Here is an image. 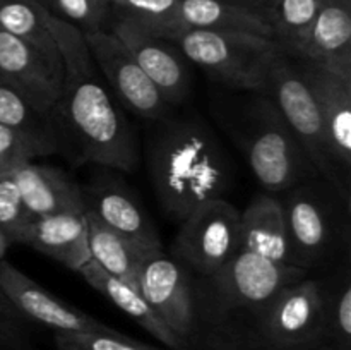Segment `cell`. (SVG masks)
<instances>
[{
  "mask_svg": "<svg viewBox=\"0 0 351 350\" xmlns=\"http://www.w3.org/2000/svg\"><path fill=\"white\" fill-rule=\"evenodd\" d=\"M51 33L64 65V84L53 108L58 134L71 141L79 163L134 172L139 165L136 134L103 84L84 33L53 14Z\"/></svg>",
  "mask_w": 351,
  "mask_h": 350,
  "instance_id": "cell-1",
  "label": "cell"
},
{
  "mask_svg": "<svg viewBox=\"0 0 351 350\" xmlns=\"http://www.w3.org/2000/svg\"><path fill=\"white\" fill-rule=\"evenodd\" d=\"M307 270L278 264L239 250L215 273L201 277L194 288L197 347L239 350L252 323L288 285Z\"/></svg>",
  "mask_w": 351,
  "mask_h": 350,
  "instance_id": "cell-2",
  "label": "cell"
},
{
  "mask_svg": "<svg viewBox=\"0 0 351 350\" xmlns=\"http://www.w3.org/2000/svg\"><path fill=\"white\" fill-rule=\"evenodd\" d=\"M147 170L160 206L178 223L202 202L223 198L230 185L221 144L191 117L160 120L147 144Z\"/></svg>",
  "mask_w": 351,
  "mask_h": 350,
  "instance_id": "cell-3",
  "label": "cell"
},
{
  "mask_svg": "<svg viewBox=\"0 0 351 350\" xmlns=\"http://www.w3.org/2000/svg\"><path fill=\"white\" fill-rule=\"evenodd\" d=\"M261 93L269 96L293 130L302 150L307 154L315 174L343 199L350 202V175L339 167L332 151L328 130L311 91L295 69L291 58L280 54L271 62L266 86Z\"/></svg>",
  "mask_w": 351,
  "mask_h": 350,
  "instance_id": "cell-4",
  "label": "cell"
},
{
  "mask_svg": "<svg viewBox=\"0 0 351 350\" xmlns=\"http://www.w3.org/2000/svg\"><path fill=\"white\" fill-rule=\"evenodd\" d=\"M170 40L209 78L252 93L263 91L271 62L281 51L271 38L230 31L182 30Z\"/></svg>",
  "mask_w": 351,
  "mask_h": 350,
  "instance_id": "cell-5",
  "label": "cell"
},
{
  "mask_svg": "<svg viewBox=\"0 0 351 350\" xmlns=\"http://www.w3.org/2000/svg\"><path fill=\"white\" fill-rule=\"evenodd\" d=\"M243 132L250 170L269 194L290 191L302 178L315 174L293 130L264 93H256V100L247 108Z\"/></svg>",
  "mask_w": 351,
  "mask_h": 350,
  "instance_id": "cell-6",
  "label": "cell"
},
{
  "mask_svg": "<svg viewBox=\"0 0 351 350\" xmlns=\"http://www.w3.org/2000/svg\"><path fill=\"white\" fill-rule=\"evenodd\" d=\"M324 345L322 285L302 278L283 288L264 309L247 329L239 350H312Z\"/></svg>",
  "mask_w": 351,
  "mask_h": 350,
  "instance_id": "cell-7",
  "label": "cell"
},
{
  "mask_svg": "<svg viewBox=\"0 0 351 350\" xmlns=\"http://www.w3.org/2000/svg\"><path fill=\"white\" fill-rule=\"evenodd\" d=\"M239 209L225 198L211 199L180 222L173 257L192 273L208 277L239 253Z\"/></svg>",
  "mask_w": 351,
  "mask_h": 350,
  "instance_id": "cell-8",
  "label": "cell"
},
{
  "mask_svg": "<svg viewBox=\"0 0 351 350\" xmlns=\"http://www.w3.org/2000/svg\"><path fill=\"white\" fill-rule=\"evenodd\" d=\"M191 271L163 249L147 250L137 273V288L147 304L180 336L191 350L197 349L194 288Z\"/></svg>",
  "mask_w": 351,
  "mask_h": 350,
  "instance_id": "cell-9",
  "label": "cell"
},
{
  "mask_svg": "<svg viewBox=\"0 0 351 350\" xmlns=\"http://www.w3.org/2000/svg\"><path fill=\"white\" fill-rule=\"evenodd\" d=\"M96 69L105 75L117 98L129 110L147 120H161L170 103L137 65L125 45L110 30L84 34Z\"/></svg>",
  "mask_w": 351,
  "mask_h": 350,
  "instance_id": "cell-10",
  "label": "cell"
},
{
  "mask_svg": "<svg viewBox=\"0 0 351 350\" xmlns=\"http://www.w3.org/2000/svg\"><path fill=\"white\" fill-rule=\"evenodd\" d=\"M290 263L311 270L324 263L335 247V209L315 185H295L283 199Z\"/></svg>",
  "mask_w": 351,
  "mask_h": 350,
  "instance_id": "cell-11",
  "label": "cell"
},
{
  "mask_svg": "<svg viewBox=\"0 0 351 350\" xmlns=\"http://www.w3.org/2000/svg\"><path fill=\"white\" fill-rule=\"evenodd\" d=\"M0 81L16 88L41 113L51 115L64 84V65L0 30Z\"/></svg>",
  "mask_w": 351,
  "mask_h": 350,
  "instance_id": "cell-12",
  "label": "cell"
},
{
  "mask_svg": "<svg viewBox=\"0 0 351 350\" xmlns=\"http://www.w3.org/2000/svg\"><path fill=\"white\" fill-rule=\"evenodd\" d=\"M0 288L29 323L50 328L53 333L106 331L110 326L34 281L9 261H0Z\"/></svg>",
  "mask_w": 351,
  "mask_h": 350,
  "instance_id": "cell-13",
  "label": "cell"
},
{
  "mask_svg": "<svg viewBox=\"0 0 351 350\" xmlns=\"http://www.w3.org/2000/svg\"><path fill=\"white\" fill-rule=\"evenodd\" d=\"M110 31L125 45L137 65L160 89L170 106L187 96L191 86L189 60L173 41L127 19H113Z\"/></svg>",
  "mask_w": 351,
  "mask_h": 350,
  "instance_id": "cell-14",
  "label": "cell"
},
{
  "mask_svg": "<svg viewBox=\"0 0 351 350\" xmlns=\"http://www.w3.org/2000/svg\"><path fill=\"white\" fill-rule=\"evenodd\" d=\"M290 58V57H288ZM295 69L300 74L311 91L332 151L339 167L350 175L351 172V75L341 74L332 69L308 60H293Z\"/></svg>",
  "mask_w": 351,
  "mask_h": 350,
  "instance_id": "cell-15",
  "label": "cell"
},
{
  "mask_svg": "<svg viewBox=\"0 0 351 350\" xmlns=\"http://www.w3.org/2000/svg\"><path fill=\"white\" fill-rule=\"evenodd\" d=\"M281 54L351 75V0H326L307 30Z\"/></svg>",
  "mask_w": 351,
  "mask_h": 350,
  "instance_id": "cell-16",
  "label": "cell"
},
{
  "mask_svg": "<svg viewBox=\"0 0 351 350\" xmlns=\"http://www.w3.org/2000/svg\"><path fill=\"white\" fill-rule=\"evenodd\" d=\"M82 191L86 209L95 213L105 225L122 233L144 253L160 249V233L120 178L101 174Z\"/></svg>",
  "mask_w": 351,
  "mask_h": 350,
  "instance_id": "cell-17",
  "label": "cell"
},
{
  "mask_svg": "<svg viewBox=\"0 0 351 350\" xmlns=\"http://www.w3.org/2000/svg\"><path fill=\"white\" fill-rule=\"evenodd\" d=\"M10 175L33 218L55 213H84V191L62 168L27 161L10 170Z\"/></svg>",
  "mask_w": 351,
  "mask_h": 350,
  "instance_id": "cell-18",
  "label": "cell"
},
{
  "mask_svg": "<svg viewBox=\"0 0 351 350\" xmlns=\"http://www.w3.org/2000/svg\"><path fill=\"white\" fill-rule=\"evenodd\" d=\"M239 250L278 264H291L287 216L281 199L263 192L240 213Z\"/></svg>",
  "mask_w": 351,
  "mask_h": 350,
  "instance_id": "cell-19",
  "label": "cell"
},
{
  "mask_svg": "<svg viewBox=\"0 0 351 350\" xmlns=\"http://www.w3.org/2000/svg\"><path fill=\"white\" fill-rule=\"evenodd\" d=\"M71 271H77L91 259L84 213H55L34 218L23 244Z\"/></svg>",
  "mask_w": 351,
  "mask_h": 350,
  "instance_id": "cell-20",
  "label": "cell"
},
{
  "mask_svg": "<svg viewBox=\"0 0 351 350\" xmlns=\"http://www.w3.org/2000/svg\"><path fill=\"white\" fill-rule=\"evenodd\" d=\"M79 275L88 281L89 287L95 288L106 301L112 302L117 309L125 312L132 321H136L141 328L146 329L151 336H154L165 347H168L170 350H191V347L180 336L175 335L168 328L167 323L154 312V309L141 295L139 288L112 277L91 259L79 270Z\"/></svg>",
  "mask_w": 351,
  "mask_h": 350,
  "instance_id": "cell-21",
  "label": "cell"
},
{
  "mask_svg": "<svg viewBox=\"0 0 351 350\" xmlns=\"http://www.w3.org/2000/svg\"><path fill=\"white\" fill-rule=\"evenodd\" d=\"M178 17L184 30L249 33L273 40V31L263 14L223 0H180Z\"/></svg>",
  "mask_w": 351,
  "mask_h": 350,
  "instance_id": "cell-22",
  "label": "cell"
},
{
  "mask_svg": "<svg viewBox=\"0 0 351 350\" xmlns=\"http://www.w3.org/2000/svg\"><path fill=\"white\" fill-rule=\"evenodd\" d=\"M88 249L91 261L119 280L137 287V273L144 250L101 222L95 213L84 209Z\"/></svg>",
  "mask_w": 351,
  "mask_h": 350,
  "instance_id": "cell-23",
  "label": "cell"
},
{
  "mask_svg": "<svg viewBox=\"0 0 351 350\" xmlns=\"http://www.w3.org/2000/svg\"><path fill=\"white\" fill-rule=\"evenodd\" d=\"M0 126L19 130L43 146L48 154L57 153L62 148L60 134L55 124L53 113H41L29 100L16 88L0 81Z\"/></svg>",
  "mask_w": 351,
  "mask_h": 350,
  "instance_id": "cell-24",
  "label": "cell"
},
{
  "mask_svg": "<svg viewBox=\"0 0 351 350\" xmlns=\"http://www.w3.org/2000/svg\"><path fill=\"white\" fill-rule=\"evenodd\" d=\"M0 30L27 41L53 60H62L51 33V14L38 0H0Z\"/></svg>",
  "mask_w": 351,
  "mask_h": 350,
  "instance_id": "cell-25",
  "label": "cell"
},
{
  "mask_svg": "<svg viewBox=\"0 0 351 350\" xmlns=\"http://www.w3.org/2000/svg\"><path fill=\"white\" fill-rule=\"evenodd\" d=\"M113 19H127L165 38H173L184 30L178 17L180 0H106Z\"/></svg>",
  "mask_w": 351,
  "mask_h": 350,
  "instance_id": "cell-26",
  "label": "cell"
},
{
  "mask_svg": "<svg viewBox=\"0 0 351 350\" xmlns=\"http://www.w3.org/2000/svg\"><path fill=\"white\" fill-rule=\"evenodd\" d=\"M324 2L326 0H267L264 16L281 51L307 30Z\"/></svg>",
  "mask_w": 351,
  "mask_h": 350,
  "instance_id": "cell-27",
  "label": "cell"
},
{
  "mask_svg": "<svg viewBox=\"0 0 351 350\" xmlns=\"http://www.w3.org/2000/svg\"><path fill=\"white\" fill-rule=\"evenodd\" d=\"M324 292L326 343L336 350H351V281L345 275L341 281Z\"/></svg>",
  "mask_w": 351,
  "mask_h": 350,
  "instance_id": "cell-28",
  "label": "cell"
},
{
  "mask_svg": "<svg viewBox=\"0 0 351 350\" xmlns=\"http://www.w3.org/2000/svg\"><path fill=\"white\" fill-rule=\"evenodd\" d=\"M55 17L72 24L84 34L108 30L113 17L106 0H38Z\"/></svg>",
  "mask_w": 351,
  "mask_h": 350,
  "instance_id": "cell-29",
  "label": "cell"
},
{
  "mask_svg": "<svg viewBox=\"0 0 351 350\" xmlns=\"http://www.w3.org/2000/svg\"><path fill=\"white\" fill-rule=\"evenodd\" d=\"M33 220L31 213L24 206L10 172H2L0 174V230L7 237L10 246L23 244L27 226Z\"/></svg>",
  "mask_w": 351,
  "mask_h": 350,
  "instance_id": "cell-30",
  "label": "cell"
},
{
  "mask_svg": "<svg viewBox=\"0 0 351 350\" xmlns=\"http://www.w3.org/2000/svg\"><path fill=\"white\" fill-rule=\"evenodd\" d=\"M57 350H160L110 328L91 333H53Z\"/></svg>",
  "mask_w": 351,
  "mask_h": 350,
  "instance_id": "cell-31",
  "label": "cell"
},
{
  "mask_svg": "<svg viewBox=\"0 0 351 350\" xmlns=\"http://www.w3.org/2000/svg\"><path fill=\"white\" fill-rule=\"evenodd\" d=\"M48 151L19 130L0 126V174L47 156Z\"/></svg>",
  "mask_w": 351,
  "mask_h": 350,
  "instance_id": "cell-32",
  "label": "cell"
},
{
  "mask_svg": "<svg viewBox=\"0 0 351 350\" xmlns=\"http://www.w3.org/2000/svg\"><path fill=\"white\" fill-rule=\"evenodd\" d=\"M0 350H36L29 335V321L0 288Z\"/></svg>",
  "mask_w": 351,
  "mask_h": 350,
  "instance_id": "cell-33",
  "label": "cell"
},
{
  "mask_svg": "<svg viewBox=\"0 0 351 350\" xmlns=\"http://www.w3.org/2000/svg\"><path fill=\"white\" fill-rule=\"evenodd\" d=\"M223 2L235 3V5H240V7H247V9L256 10V12L263 14V16H264V10H266L267 0H223ZM264 17H266V16H264Z\"/></svg>",
  "mask_w": 351,
  "mask_h": 350,
  "instance_id": "cell-34",
  "label": "cell"
},
{
  "mask_svg": "<svg viewBox=\"0 0 351 350\" xmlns=\"http://www.w3.org/2000/svg\"><path fill=\"white\" fill-rule=\"evenodd\" d=\"M9 247H10V242L7 240V237L3 235L2 230H0V261L5 259V254L7 250H9Z\"/></svg>",
  "mask_w": 351,
  "mask_h": 350,
  "instance_id": "cell-35",
  "label": "cell"
},
{
  "mask_svg": "<svg viewBox=\"0 0 351 350\" xmlns=\"http://www.w3.org/2000/svg\"><path fill=\"white\" fill-rule=\"evenodd\" d=\"M312 350H336V349H332V347L324 345V347H317V349H312Z\"/></svg>",
  "mask_w": 351,
  "mask_h": 350,
  "instance_id": "cell-36",
  "label": "cell"
}]
</instances>
